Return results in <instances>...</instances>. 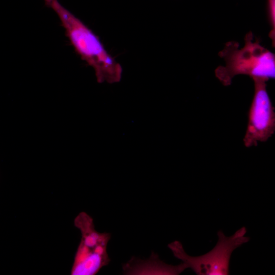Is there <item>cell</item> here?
Returning <instances> with one entry per match:
<instances>
[{
  "label": "cell",
  "instance_id": "cell-1",
  "mask_svg": "<svg viewBox=\"0 0 275 275\" xmlns=\"http://www.w3.org/2000/svg\"><path fill=\"white\" fill-rule=\"evenodd\" d=\"M57 14L66 35L76 52L92 67L99 82L120 80L122 68L108 53L99 38L79 19L63 6L59 0H44Z\"/></svg>",
  "mask_w": 275,
  "mask_h": 275
},
{
  "label": "cell",
  "instance_id": "cell-2",
  "mask_svg": "<svg viewBox=\"0 0 275 275\" xmlns=\"http://www.w3.org/2000/svg\"><path fill=\"white\" fill-rule=\"evenodd\" d=\"M244 40L242 46L236 41L228 42L219 53L225 65L217 67L215 74L224 86L230 85L234 76L239 74L266 81L274 78V54L255 39L252 32L245 35Z\"/></svg>",
  "mask_w": 275,
  "mask_h": 275
},
{
  "label": "cell",
  "instance_id": "cell-3",
  "mask_svg": "<svg viewBox=\"0 0 275 275\" xmlns=\"http://www.w3.org/2000/svg\"><path fill=\"white\" fill-rule=\"evenodd\" d=\"M242 227L232 236L227 237L222 231L217 232L218 241L209 252L200 256H190L185 252L181 243L174 241L168 244L175 257L183 261L198 275L229 274V263L233 251L250 240Z\"/></svg>",
  "mask_w": 275,
  "mask_h": 275
},
{
  "label": "cell",
  "instance_id": "cell-4",
  "mask_svg": "<svg viewBox=\"0 0 275 275\" xmlns=\"http://www.w3.org/2000/svg\"><path fill=\"white\" fill-rule=\"evenodd\" d=\"M74 223L79 230L81 237L75 255L71 274H96L110 262L107 246L111 234L98 232L95 228L93 219L85 212H80Z\"/></svg>",
  "mask_w": 275,
  "mask_h": 275
},
{
  "label": "cell",
  "instance_id": "cell-5",
  "mask_svg": "<svg viewBox=\"0 0 275 275\" xmlns=\"http://www.w3.org/2000/svg\"><path fill=\"white\" fill-rule=\"evenodd\" d=\"M254 94L248 113L246 130L243 139L247 148L265 142L275 131V112L266 89L265 79L253 78Z\"/></svg>",
  "mask_w": 275,
  "mask_h": 275
},
{
  "label": "cell",
  "instance_id": "cell-6",
  "mask_svg": "<svg viewBox=\"0 0 275 275\" xmlns=\"http://www.w3.org/2000/svg\"><path fill=\"white\" fill-rule=\"evenodd\" d=\"M187 268V265L184 262L176 266L167 264L160 260L154 253H152L151 257L146 260L133 257L123 266L124 273L126 274L177 275Z\"/></svg>",
  "mask_w": 275,
  "mask_h": 275
},
{
  "label": "cell",
  "instance_id": "cell-7",
  "mask_svg": "<svg viewBox=\"0 0 275 275\" xmlns=\"http://www.w3.org/2000/svg\"><path fill=\"white\" fill-rule=\"evenodd\" d=\"M269 11V17L270 25L271 26V31L269 36L272 40V44L274 45L275 39V17H274V0H267Z\"/></svg>",
  "mask_w": 275,
  "mask_h": 275
}]
</instances>
